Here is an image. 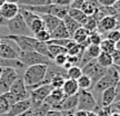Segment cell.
Returning a JSON list of instances; mask_svg holds the SVG:
<instances>
[{"mask_svg":"<svg viewBox=\"0 0 120 116\" xmlns=\"http://www.w3.org/2000/svg\"><path fill=\"white\" fill-rule=\"evenodd\" d=\"M89 32L87 31L83 27H80L78 30H76L75 32H73V35L71 36V40H73L76 44H78V45H80V44H82L83 41H86L87 39H88V37H89Z\"/></svg>","mask_w":120,"mask_h":116,"instance_id":"cell-23","label":"cell"},{"mask_svg":"<svg viewBox=\"0 0 120 116\" xmlns=\"http://www.w3.org/2000/svg\"><path fill=\"white\" fill-rule=\"evenodd\" d=\"M119 80H120V77H119V74H118V70H117V68L115 66H111V67H109L107 69L106 74L103 75L102 77L94 84L92 89L96 93L101 94L103 90L107 89V88L116 87V85L118 84Z\"/></svg>","mask_w":120,"mask_h":116,"instance_id":"cell-2","label":"cell"},{"mask_svg":"<svg viewBox=\"0 0 120 116\" xmlns=\"http://www.w3.org/2000/svg\"><path fill=\"white\" fill-rule=\"evenodd\" d=\"M50 36H51V39H70V35L66 29L62 20L59 24V26L50 34Z\"/></svg>","mask_w":120,"mask_h":116,"instance_id":"cell-19","label":"cell"},{"mask_svg":"<svg viewBox=\"0 0 120 116\" xmlns=\"http://www.w3.org/2000/svg\"><path fill=\"white\" fill-rule=\"evenodd\" d=\"M107 69L108 68H105L102 66H100L99 63L97 61V59H94L90 60L89 63H87L86 65H83L81 67V72L82 75H86L91 79V84H92V87H94V84L106 74Z\"/></svg>","mask_w":120,"mask_h":116,"instance_id":"cell-3","label":"cell"},{"mask_svg":"<svg viewBox=\"0 0 120 116\" xmlns=\"http://www.w3.org/2000/svg\"><path fill=\"white\" fill-rule=\"evenodd\" d=\"M110 116H120L119 113H111V115Z\"/></svg>","mask_w":120,"mask_h":116,"instance_id":"cell-58","label":"cell"},{"mask_svg":"<svg viewBox=\"0 0 120 116\" xmlns=\"http://www.w3.org/2000/svg\"><path fill=\"white\" fill-rule=\"evenodd\" d=\"M116 99V90L115 87L107 88L101 93V107H108L115 103Z\"/></svg>","mask_w":120,"mask_h":116,"instance_id":"cell-16","label":"cell"},{"mask_svg":"<svg viewBox=\"0 0 120 116\" xmlns=\"http://www.w3.org/2000/svg\"><path fill=\"white\" fill-rule=\"evenodd\" d=\"M116 27H117L116 16H107V17L102 18L101 20L98 21L97 31H98L100 35L107 34L109 31L116 29Z\"/></svg>","mask_w":120,"mask_h":116,"instance_id":"cell-11","label":"cell"},{"mask_svg":"<svg viewBox=\"0 0 120 116\" xmlns=\"http://www.w3.org/2000/svg\"><path fill=\"white\" fill-rule=\"evenodd\" d=\"M99 47H100L101 52H106V54H110V55L116 50L115 49V43H112V41H110V40H108L106 38L101 40Z\"/></svg>","mask_w":120,"mask_h":116,"instance_id":"cell-29","label":"cell"},{"mask_svg":"<svg viewBox=\"0 0 120 116\" xmlns=\"http://www.w3.org/2000/svg\"><path fill=\"white\" fill-rule=\"evenodd\" d=\"M11 107V105L9 104V102L6 99L4 95H0V115H6L9 112V109Z\"/></svg>","mask_w":120,"mask_h":116,"instance_id":"cell-35","label":"cell"},{"mask_svg":"<svg viewBox=\"0 0 120 116\" xmlns=\"http://www.w3.org/2000/svg\"><path fill=\"white\" fill-rule=\"evenodd\" d=\"M68 16L70 18H72L73 20H76L77 22H79L80 25H82L85 22V20L87 19V16L82 12L80 9H73V8H70V7H69V10H68Z\"/></svg>","mask_w":120,"mask_h":116,"instance_id":"cell-24","label":"cell"},{"mask_svg":"<svg viewBox=\"0 0 120 116\" xmlns=\"http://www.w3.org/2000/svg\"><path fill=\"white\" fill-rule=\"evenodd\" d=\"M29 29H30V31H31V34L32 35H36L37 32L41 31V30H46L45 22H43V20L40 18V16H39L38 18H36L34 21L30 24Z\"/></svg>","mask_w":120,"mask_h":116,"instance_id":"cell-26","label":"cell"},{"mask_svg":"<svg viewBox=\"0 0 120 116\" xmlns=\"http://www.w3.org/2000/svg\"><path fill=\"white\" fill-rule=\"evenodd\" d=\"M94 113L97 114V116H110L111 115V111H110L109 106L108 107H97Z\"/></svg>","mask_w":120,"mask_h":116,"instance_id":"cell-41","label":"cell"},{"mask_svg":"<svg viewBox=\"0 0 120 116\" xmlns=\"http://www.w3.org/2000/svg\"><path fill=\"white\" fill-rule=\"evenodd\" d=\"M0 13L1 16L7 19V20H10L12 19L13 17H16L18 13H19V6L15 4H6L0 8Z\"/></svg>","mask_w":120,"mask_h":116,"instance_id":"cell-15","label":"cell"},{"mask_svg":"<svg viewBox=\"0 0 120 116\" xmlns=\"http://www.w3.org/2000/svg\"><path fill=\"white\" fill-rule=\"evenodd\" d=\"M34 37L38 41H41V43H48L50 39H51V36L50 34L48 32L47 30H41V31H39L37 32L36 35H34Z\"/></svg>","mask_w":120,"mask_h":116,"instance_id":"cell-36","label":"cell"},{"mask_svg":"<svg viewBox=\"0 0 120 116\" xmlns=\"http://www.w3.org/2000/svg\"><path fill=\"white\" fill-rule=\"evenodd\" d=\"M61 89L64 92V96H73V95L78 94L79 87H78L77 80H73V79L67 78V79L64 80V85L61 87Z\"/></svg>","mask_w":120,"mask_h":116,"instance_id":"cell-18","label":"cell"},{"mask_svg":"<svg viewBox=\"0 0 120 116\" xmlns=\"http://www.w3.org/2000/svg\"><path fill=\"white\" fill-rule=\"evenodd\" d=\"M0 67L4 68V67H11L19 70V69L25 68L26 66L22 64L19 59H7V58H1L0 57Z\"/></svg>","mask_w":120,"mask_h":116,"instance_id":"cell-22","label":"cell"},{"mask_svg":"<svg viewBox=\"0 0 120 116\" xmlns=\"http://www.w3.org/2000/svg\"><path fill=\"white\" fill-rule=\"evenodd\" d=\"M113 8H115V10H116L117 15L120 16V0H117L116 4H113Z\"/></svg>","mask_w":120,"mask_h":116,"instance_id":"cell-52","label":"cell"},{"mask_svg":"<svg viewBox=\"0 0 120 116\" xmlns=\"http://www.w3.org/2000/svg\"><path fill=\"white\" fill-rule=\"evenodd\" d=\"M67 72V78L69 79H73V80H77L78 78L80 77L82 75V72H81V68L78 67V66H72L70 67Z\"/></svg>","mask_w":120,"mask_h":116,"instance_id":"cell-33","label":"cell"},{"mask_svg":"<svg viewBox=\"0 0 120 116\" xmlns=\"http://www.w3.org/2000/svg\"><path fill=\"white\" fill-rule=\"evenodd\" d=\"M7 28L10 31V34L13 36H27V37H34V35L31 34L30 29L28 28L27 24L25 22L23 18L20 13H18L16 17L12 19L8 20L7 22Z\"/></svg>","mask_w":120,"mask_h":116,"instance_id":"cell-4","label":"cell"},{"mask_svg":"<svg viewBox=\"0 0 120 116\" xmlns=\"http://www.w3.org/2000/svg\"><path fill=\"white\" fill-rule=\"evenodd\" d=\"M52 89L53 88L51 87V85L48 84V85H43L37 89L29 92V99L31 102V107H36V106H39L40 104H42L45 99L51 93Z\"/></svg>","mask_w":120,"mask_h":116,"instance_id":"cell-9","label":"cell"},{"mask_svg":"<svg viewBox=\"0 0 120 116\" xmlns=\"http://www.w3.org/2000/svg\"><path fill=\"white\" fill-rule=\"evenodd\" d=\"M115 49L118 50V52H120V39L117 41V43H115Z\"/></svg>","mask_w":120,"mask_h":116,"instance_id":"cell-54","label":"cell"},{"mask_svg":"<svg viewBox=\"0 0 120 116\" xmlns=\"http://www.w3.org/2000/svg\"><path fill=\"white\" fill-rule=\"evenodd\" d=\"M66 79H67V77L64 76V75H56V76L51 79L50 85H51V87L53 89H55V88H61Z\"/></svg>","mask_w":120,"mask_h":116,"instance_id":"cell-34","label":"cell"},{"mask_svg":"<svg viewBox=\"0 0 120 116\" xmlns=\"http://www.w3.org/2000/svg\"><path fill=\"white\" fill-rule=\"evenodd\" d=\"M48 50L50 52V55L52 56V58H55L58 55H61V54H67V49L62 46H58V45H51V44H47ZM53 60V59H52Z\"/></svg>","mask_w":120,"mask_h":116,"instance_id":"cell-31","label":"cell"},{"mask_svg":"<svg viewBox=\"0 0 120 116\" xmlns=\"http://www.w3.org/2000/svg\"><path fill=\"white\" fill-rule=\"evenodd\" d=\"M117 68V67H116ZM117 70H118V74H119V77H120V67H118V68H117Z\"/></svg>","mask_w":120,"mask_h":116,"instance_id":"cell-59","label":"cell"},{"mask_svg":"<svg viewBox=\"0 0 120 116\" xmlns=\"http://www.w3.org/2000/svg\"><path fill=\"white\" fill-rule=\"evenodd\" d=\"M97 61L99 63L100 66H102L105 68H109L113 65V60L110 54H106V52H100V55L97 57Z\"/></svg>","mask_w":120,"mask_h":116,"instance_id":"cell-25","label":"cell"},{"mask_svg":"<svg viewBox=\"0 0 120 116\" xmlns=\"http://www.w3.org/2000/svg\"><path fill=\"white\" fill-rule=\"evenodd\" d=\"M75 116H88V112L81 111V109H77V111L75 112Z\"/></svg>","mask_w":120,"mask_h":116,"instance_id":"cell-51","label":"cell"},{"mask_svg":"<svg viewBox=\"0 0 120 116\" xmlns=\"http://www.w3.org/2000/svg\"><path fill=\"white\" fill-rule=\"evenodd\" d=\"M1 37H2V35H1V34H0V39H1Z\"/></svg>","mask_w":120,"mask_h":116,"instance_id":"cell-61","label":"cell"},{"mask_svg":"<svg viewBox=\"0 0 120 116\" xmlns=\"http://www.w3.org/2000/svg\"><path fill=\"white\" fill-rule=\"evenodd\" d=\"M4 4H6V0H0V8H1Z\"/></svg>","mask_w":120,"mask_h":116,"instance_id":"cell-57","label":"cell"},{"mask_svg":"<svg viewBox=\"0 0 120 116\" xmlns=\"http://www.w3.org/2000/svg\"><path fill=\"white\" fill-rule=\"evenodd\" d=\"M97 107H98L97 100L91 92L89 90H79L78 92V109L86 111V112H94Z\"/></svg>","mask_w":120,"mask_h":116,"instance_id":"cell-6","label":"cell"},{"mask_svg":"<svg viewBox=\"0 0 120 116\" xmlns=\"http://www.w3.org/2000/svg\"><path fill=\"white\" fill-rule=\"evenodd\" d=\"M52 63L56 65V66L62 68V66L67 63V54H61V55L56 56L55 58H53V60H52Z\"/></svg>","mask_w":120,"mask_h":116,"instance_id":"cell-39","label":"cell"},{"mask_svg":"<svg viewBox=\"0 0 120 116\" xmlns=\"http://www.w3.org/2000/svg\"><path fill=\"white\" fill-rule=\"evenodd\" d=\"M1 72H2V68L0 67V76H1Z\"/></svg>","mask_w":120,"mask_h":116,"instance_id":"cell-60","label":"cell"},{"mask_svg":"<svg viewBox=\"0 0 120 116\" xmlns=\"http://www.w3.org/2000/svg\"><path fill=\"white\" fill-rule=\"evenodd\" d=\"M1 39L4 40H10L12 41L20 52H34V37H27V36H13V35H8L4 36L2 35ZM0 39V40H1Z\"/></svg>","mask_w":120,"mask_h":116,"instance_id":"cell-8","label":"cell"},{"mask_svg":"<svg viewBox=\"0 0 120 116\" xmlns=\"http://www.w3.org/2000/svg\"><path fill=\"white\" fill-rule=\"evenodd\" d=\"M62 22H64V27H66L67 31H68L69 35H70V38H71V36L73 35V32L81 27V25H80L79 22H77L76 20H73L72 18H70L68 15L62 19Z\"/></svg>","mask_w":120,"mask_h":116,"instance_id":"cell-21","label":"cell"},{"mask_svg":"<svg viewBox=\"0 0 120 116\" xmlns=\"http://www.w3.org/2000/svg\"><path fill=\"white\" fill-rule=\"evenodd\" d=\"M80 10H81L82 12L86 15L87 17H91V16H94V11H96V8H94L91 4L85 2V4H82V7H81V9H80Z\"/></svg>","mask_w":120,"mask_h":116,"instance_id":"cell-40","label":"cell"},{"mask_svg":"<svg viewBox=\"0 0 120 116\" xmlns=\"http://www.w3.org/2000/svg\"><path fill=\"white\" fill-rule=\"evenodd\" d=\"M18 116H34V111H32V108L30 107L29 109H27L26 112H23L22 114H20Z\"/></svg>","mask_w":120,"mask_h":116,"instance_id":"cell-50","label":"cell"},{"mask_svg":"<svg viewBox=\"0 0 120 116\" xmlns=\"http://www.w3.org/2000/svg\"><path fill=\"white\" fill-rule=\"evenodd\" d=\"M85 2H87V4H91L94 8H99L100 6H99V4H98V0H85Z\"/></svg>","mask_w":120,"mask_h":116,"instance_id":"cell-48","label":"cell"},{"mask_svg":"<svg viewBox=\"0 0 120 116\" xmlns=\"http://www.w3.org/2000/svg\"><path fill=\"white\" fill-rule=\"evenodd\" d=\"M97 25H98L97 20L91 16V17H87V19L85 20V22L81 25V27H83V28L89 32V34H91V32L97 31Z\"/></svg>","mask_w":120,"mask_h":116,"instance_id":"cell-27","label":"cell"},{"mask_svg":"<svg viewBox=\"0 0 120 116\" xmlns=\"http://www.w3.org/2000/svg\"><path fill=\"white\" fill-rule=\"evenodd\" d=\"M78 105V94L73 96H66L61 102H60L53 109L57 111H70V109H76Z\"/></svg>","mask_w":120,"mask_h":116,"instance_id":"cell-12","label":"cell"},{"mask_svg":"<svg viewBox=\"0 0 120 116\" xmlns=\"http://www.w3.org/2000/svg\"><path fill=\"white\" fill-rule=\"evenodd\" d=\"M72 0H51L52 4H57V6H61V7H70Z\"/></svg>","mask_w":120,"mask_h":116,"instance_id":"cell-43","label":"cell"},{"mask_svg":"<svg viewBox=\"0 0 120 116\" xmlns=\"http://www.w3.org/2000/svg\"><path fill=\"white\" fill-rule=\"evenodd\" d=\"M106 39L110 40L112 43H117L120 39V31L118 29H113L106 34Z\"/></svg>","mask_w":120,"mask_h":116,"instance_id":"cell-38","label":"cell"},{"mask_svg":"<svg viewBox=\"0 0 120 116\" xmlns=\"http://www.w3.org/2000/svg\"><path fill=\"white\" fill-rule=\"evenodd\" d=\"M46 116H62L60 111H57V109H50L49 112L46 114Z\"/></svg>","mask_w":120,"mask_h":116,"instance_id":"cell-47","label":"cell"},{"mask_svg":"<svg viewBox=\"0 0 120 116\" xmlns=\"http://www.w3.org/2000/svg\"><path fill=\"white\" fill-rule=\"evenodd\" d=\"M88 116H97V114L94 112H88Z\"/></svg>","mask_w":120,"mask_h":116,"instance_id":"cell-56","label":"cell"},{"mask_svg":"<svg viewBox=\"0 0 120 116\" xmlns=\"http://www.w3.org/2000/svg\"><path fill=\"white\" fill-rule=\"evenodd\" d=\"M48 70L47 65H32L28 66L22 75V79L26 86H32L34 84L45 80Z\"/></svg>","mask_w":120,"mask_h":116,"instance_id":"cell-1","label":"cell"},{"mask_svg":"<svg viewBox=\"0 0 120 116\" xmlns=\"http://www.w3.org/2000/svg\"><path fill=\"white\" fill-rule=\"evenodd\" d=\"M18 59L26 67L32 66V65H47V66H49L52 64V60L36 52H19Z\"/></svg>","mask_w":120,"mask_h":116,"instance_id":"cell-5","label":"cell"},{"mask_svg":"<svg viewBox=\"0 0 120 116\" xmlns=\"http://www.w3.org/2000/svg\"><path fill=\"white\" fill-rule=\"evenodd\" d=\"M31 107V102L30 99H25V100H20L17 102L13 105H11V107L9 109V112L4 116H18L22 114L23 112H26L27 109H29Z\"/></svg>","mask_w":120,"mask_h":116,"instance_id":"cell-13","label":"cell"},{"mask_svg":"<svg viewBox=\"0 0 120 116\" xmlns=\"http://www.w3.org/2000/svg\"><path fill=\"white\" fill-rule=\"evenodd\" d=\"M64 97L66 96H64V92H62L61 88H55V89L51 90V93L49 94V96H48L47 98L45 99V103H47L51 107V109H53Z\"/></svg>","mask_w":120,"mask_h":116,"instance_id":"cell-14","label":"cell"},{"mask_svg":"<svg viewBox=\"0 0 120 116\" xmlns=\"http://www.w3.org/2000/svg\"><path fill=\"white\" fill-rule=\"evenodd\" d=\"M20 77L18 70L11 67H4L2 68L1 76H0V95L7 93L13 82Z\"/></svg>","mask_w":120,"mask_h":116,"instance_id":"cell-7","label":"cell"},{"mask_svg":"<svg viewBox=\"0 0 120 116\" xmlns=\"http://www.w3.org/2000/svg\"><path fill=\"white\" fill-rule=\"evenodd\" d=\"M32 108V111H34V116H46L51 107L48 105L47 103H45L43 102L42 104H40L39 106H36V107H31Z\"/></svg>","mask_w":120,"mask_h":116,"instance_id":"cell-32","label":"cell"},{"mask_svg":"<svg viewBox=\"0 0 120 116\" xmlns=\"http://www.w3.org/2000/svg\"><path fill=\"white\" fill-rule=\"evenodd\" d=\"M85 4V0H72L70 4V8L73 9H81L82 4Z\"/></svg>","mask_w":120,"mask_h":116,"instance_id":"cell-45","label":"cell"},{"mask_svg":"<svg viewBox=\"0 0 120 116\" xmlns=\"http://www.w3.org/2000/svg\"><path fill=\"white\" fill-rule=\"evenodd\" d=\"M115 90H116V99H115V102H119L120 100V80L118 82L116 87H115Z\"/></svg>","mask_w":120,"mask_h":116,"instance_id":"cell-46","label":"cell"},{"mask_svg":"<svg viewBox=\"0 0 120 116\" xmlns=\"http://www.w3.org/2000/svg\"><path fill=\"white\" fill-rule=\"evenodd\" d=\"M8 92L11 93L16 97L17 102L29 99V92L27 90V86L23 82V79H22V76H20L18 79H16L13 82V84L10 86Z\"/></svg>","mask_w":120,"mask_h":116,"instance_id":"cell-10","label":"cell"},{"mask_svg":"<svg viewBox=\"0 0 120 116\" xmlns=\"http://www.w3.org/2000/svg\"><path fill=\"white\" fill-rule=\"evenodd\" d=\"M7 22H8V20L4 19V18L1 16V13H0V27L1 26H7Z\"/></svg>","mask_w":120,"mask_h":116,"instance_id":"cell-53","label":"cell"},{"mask_svg":"<svg viewBox=\"0 0 120 116\" xmlns=\"http://www.w3.org/2000/svg\"><path fill=\"white\" fill-rule=\"evenodd\" d=\"M117 0H98V4L100 7H113Z\"/></svg>","mask_w":120,"mask_h":116,"instance_id":"cell-44","label":"cell"},{"mask_svg":"<svg viewBox=\"0 0 120 116\" xmlns=\"http://www.w3.org/2000/svg\"><path fill=\"white\" fill-rule=\"evenodd\" d=\"M40 18L43 20V22H45V27H46V30H47L49 34H51L52 31L59 26L60 22H61L60 19H58V18L55 17V16H51V15H41Z\"/></svg>","mask_w":120,"mask_h":116,"instance_id":"cell-17","label":"cell"},{"mask_svg":"<svg viewBox=\"0 0 120 116\" xmlns=\"http://www.w3.org/2000/svg\"><path fill=\"white\" fill-rule=\"evenodd\" d=\"M75 109H70V111H61L62 116H75Z\"/></svg>","mask_w":120,"mask_h":116,"instance_id":"cell-49","label":"cell"},{"mask_svg":"<svg viewBox=\"0 0 120 116\" xmlns=\"http://www.w3.org/2000/svg\"><path fill=\"white\" fill-rule=\"evenodd\" d=\"M68 10L69 7H61V6H57V4H50V12L49 15L55 16L58 19L62 20L67 15H68Z\"/></svg>","mask_w":120,"mask_h":116,"instance_id":"cell-20","label":"cell"},{"mask_svg":"<svg viewBox=\"0 0 120 116\" xmlns=\"http://www.w3.org/2000/svg\"><path fill=\"white\" fill-rule=\"evenodd\" d=\"M88 39H89V41L91 45H97V46H99L100 43H101V40H102V35H100L98 31H94V32H91V34L89 35Z\"/></svg>","mask_w":120,"mask_h":116,"instance_id":"cell-37","label":"cell"},{"mask_svg":"<svg viewBox=\"0 0 120 116\" xmlns=\"http://www.w3.org/2000/svg\"><path fill=\"white\" fill-rule=\"evenodd\" d=\"M51 0H19L18 6H30V7H36V6H45V4H50Z\"/></svg>","mask_w":120,"mask_h":116,"instance_id":"cell-30","label":"cell"},{"mask_svg":"<svg viewBox=\"0 0 120 116\" xmlns=\"http://www.w3.org/2000/svg\"><path fill=\"white\" fill-rule=\"evenodd\" d=\"M7 4H18L19 0H6Z\"/></svg>","mask_w":120,"mask_h":116,"instance_id":"cell-55","label":"cell"},{"mask_svg":"<svg viewBox=\"0 0 120 116\" xmlns=\"http://www.w3.org/2000/svg\"><path fill=\"white\" fill-rule=\"evenodd\" d=\"M70 39H50L48 43L46 44H51V45H58V46H62V47L66 48L67 44L69 43Z\"/></svg>","mask_w":120,"mask_h":116,"instance_id":"cell-42","label":"cell"},{"mask_svg":"<svg viewBox=\"0 0 120 116\" xmlns=\"http://www.w3.org/2000/svg\"><path fill=\"white\" fill-rule=\"evenodd\" d=\"M77 84L79 87V90H88L89 88L92 87L91 84V79L86 75H81L80 77L77 79Z\"/></svg>","mask_w":120,"mask_h":116,"instance_id":"cell-28","label":"cell"}]
</instances>
